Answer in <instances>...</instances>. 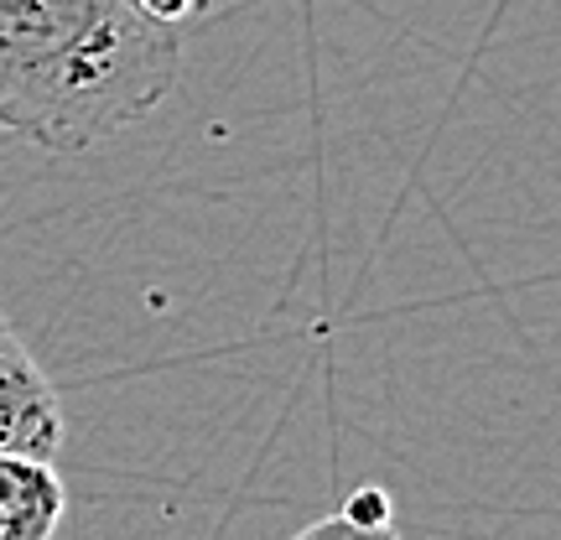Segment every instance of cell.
<instances>
[{"mask_svg": "<svg viewBox=\"0 0 561 540\" xmlns=\"http://www.w3.org/2000/svg\"><path fill=\"white\" fill-rule=\"evenodd\" d=\"M62 447V401L32 348L0 318V452L53 462Z\"/></svg>", "mask_w": 561, "mask_h": 540, "instance_id": "obj_2", "label": "cell"}, {"mask_svg": "<svg viewBox=\"0 0 561 540\" xmlns=\"http://www.w3.org/2000/svg\"><path fill=\"white\" fill-rule=\"evenodd\" d=\"M62 515H68V489L58 468L0 452V540H53Z\"/></svg>", "mask_w": 561, "mask_h": 540, "instance_id": "obj_3", "label": "cell"}, {"mask_svg": "<svg viewBox=\"0 0 561 540\" xmlns=\"http://www.w3.org/2000/svg\"><path fill=\"white\" fill-rule=\"evenodd\" d=\"M136 5L151 21H161V26H182V21H193L208 11V0H136Z\"/></svg>", "mask_w": 561, "mask_h": 540, "instance_id": "obj_5", "label": "cell"}, {"mask_svg": "<svg viewBox=\"0 0 561 540\" xmlns=\"http://www.w3.org/2000/svg\"><path fill=\"white\" fill-rule=\"evenodd\" d=\"M291 540H401V536H396V520H390V494L369 483V489H359L354 499L343 504L339 515L307 525Z\"/></svg>", "mask_w": 561, "mask_h": 540, "instance_id": "obj_4", "label": "cell"}, {"mask_svg": "<svg viewBox=\"0 0 561 540\" xmlns=\"http://www.w3.org/2000/svg\"><path fill=\"white\" fill-rule=\"evenodd\" d=\"M178 68V26L136 0H0V130L53 157L140 125Z\"/></svg>", "mask_w": 561, "mask_h": 540, "instance_id": "obj_1", "label": "cell"}]
</instances>
